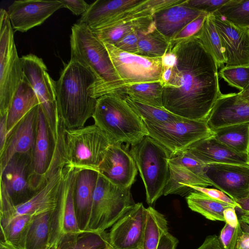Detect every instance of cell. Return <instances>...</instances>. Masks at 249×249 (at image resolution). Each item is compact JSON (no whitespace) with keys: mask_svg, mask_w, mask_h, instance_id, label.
Wrapping results in <instances>:
<instances>
[{"mask_svg":"<svg viewBox=\"0 0 249 249\" xmlns=\"http://www.w3.org/2000/svg\"><path fill=\"white\" fill-rule=\"evenodd\" d=\"M169 48L175 61L163 85V107L184 118L206 121L221 94L215 60L195 36L171 41Z\"/></svg>","mask_w":249,"mask_h":249,"instance_id":"cell-1","label":"cell"},{"mask_svg":"<svg viewBox=\"0 0 249 249\" xmlns=\"http://www.w3.org/2000/svg\"><path fill=\"white\" fill-rule=\"evenodd\" d=\"M95 81L92 72L70 60L55 82L56 99L61 124L68 128L83 127L92 117L97 99L89 89Z\"/></svg>","mask_w":249,"mask_h":249,"instance_id":"cell-2","label":"cell"},{"mask_svg":"<svg viewBox=\"0 0 249 249\" xmlns=\"http://www.w3.org/2000/svg\"><path fill=\"white\" fill-rule=\"evenodd\" d=\"M71 60L89 69L95 81L89 89L95 98L119 93L125 85L118 75L104 45L87 25H73L70 36Z\"/></svg>","mask_w":249,"mask_h":249,"instance_id":"cell-3","label":"cell"},{"mask_svg":"<svg viewBox=\"0 0 249 249\" xmlns=\"http://www.w3.org/2000/svg\"><path fill=\"white\" fill-rule=\"evenodd\" d=\"M111 143L95 124L68 128L61 124L58 141L54 149L60 163L78 170L99 172V167Z\"/></svg>","mask_w":249,"mask_h":249,"instance_id":"cell-4","label":"cell"},{"mask_svg":"<svg viewBox=\"0 0 249 249\" xmlns=\"http://www.w3.org/2000/svg\"><path fill=\"white\" fill-rule=\"evenodd\" d=\"M92 118L111 144L125 143L132 146L148 135L142 119L124 97L117 93L97 98Z\"/></svg>","mask_w":249,"mask_h":249,"instance_id":"cell-5","label":"cell"},{"mask_svg":"<svg viewBox=\"0 0 249 249\" xmlns=\"http://www.w3.org/2000/svg\"><path fill=\"white\" fill-rule=\"evenodd\" d=\"M129 153L144 183L146 202L152 205L163 195L170 174V153L148 135L131 146Z\"/></svg>","mask_w":249,"mask_h":249,"instance_id":"cell-6","label":"cell"},{"mask_svg":"<svg viewBox=\"0 0 249 249\" xmlns=\"http://www.w3.org/2000/svg\"><path fill=\"white\" fill-rule=\"evenodd\" d=\"M130 188H122L99 172L87 230L103 231L111 227L134 204Z\"/></svg>","mask_w":249,"mask_h":249,"instance_id":"cell-7","label":"cell"},{"mask_svg":"<svg viewBox=\"0 0 249 249\" xmlns=\"http://www.w3.org/2000/svg\"><path fill=\"white\" fill-rule=\"evenodd\" d=\"M7 11L0 10V116L7 114L23 73Z\"/></svg>","mask_w":249,"mask_h":249,"instance_id":"cell-8","label":"cell"},{"mask_svg":"<svg viewBox=\"0 0 249 249\" xmlns=\"http://www.w3.org/2000/svg\"><path fill=\"white\" fill-rule=\"evenodd\" d=\"M21 60L23 77L37 96L55 145L58 139L61 124L55 82L48 73L47 67L41 58L29 54L22 56Z\"/></svg>","mask_w":249,"mask_h":249,"instance_id":"cell-9","label":"cell"},{"mask_svg":"<svg viewBox=\"0 0 249 249\" xmlns=\"http://www.w3.org/2000/svg\"><path fill=\"white\" fill-rule=\"evenodd\" d=\"M32 152L18 154L0 173V214L25 203L36 193L30 183Z\"/></svg>","mask_w":249,"mask_h":249,"instance_id":"cell-10","label":"cell"},{"mask_svg":"<svg viewBox=\"0 0 249 249\" xmlns=\"http://www.w3.org/2000/svg\"><path fill=\"white\" fill-rule=\"evenodd\" d=\"M143 123L148 136L164 147L171 157L183 152L195 142L213 134L205 121L183 118L162 124Z\"/></svg>","mask_w":249,"mask_h":249,"instance_id":"cell-11","label":"cell"},{"mask_svg":"<svg viewBox=\"0 0 249 249\" xmlns=\"http://www.w3.org/2000/svg\"><path fill=\"white\" fill-rule=\"evenodd\" d=\"M104 44L116 72L125 86L160 82L163 70L161 57L140 56L121 50L113 45Z\"/></svg>","mask_w":249,"mask_h":249,"instance_id":"cell-12","label":"cell"},{"mask_svg":"<svg viewBox=\"0 0 249 249\" xmlns=\"http://www.w3.org/2000/svg\"><path fill=\"white\" fill-rule=\"evenodd\" d=\"M78 170L66 167L56 206L50 216V246L54 249L66 234L79 231L73 200V189Z\"/></svg>","mask_w":249,"mask_h":249,"instance_id":"cell-13","label":"cell"},{"mask_svg":"<svg viewBox=\"0 0 249 249\" xmlns=\"http://www.w3.org/2000/svg\"><path fill=\"white\" fill-rule=\"evenodd\" d=\"M54 148L51 133L39 105L30 176V185L36 192L42 187L53 173L51 172V164Z\"/></svg>","mask_w":249,"mask_h":249,"instance_id":"cell-14","label":"cell"},{"mask_svg":"<svg viewBox=\"0 0 249 249\" xmlns=\"http://www.w3.org/2000/svg\"><path fill=\"white\" fill-rule=\"evenodd\" d=\"M147 213L142 203L134 204L111 227L108 232L111 246L115 249L142 248Z\"/></svg>","mask_w":249,"mask_h":249,"instance_id":"cell-15","label":"cell"},{"mask_svg":"<svg viewBox=\"0 0 249 249\" xmlns=\"http://www.w3.org/2000/svg\"><path fill=\"white\" fill-rule=\"evenodd\" d=\"M210 15L224 50L225 66H249V28L232 24L217 12Z\"/></svg>","mask_w":249,"mask_h":249,"instance_id":"cell-16","label":"cell"},{"mask_svg":"<svg viewBox=\"0 0 249 249\" xmlns=\"http://www.w3.org/2000/svg\"><path fill=\"white\" fill-rule=\"evenodd\" d=\"M65 170L64 166L59 167L31 198L0 215V225L6 223L18 215H35L53 211L57 204Z\"/></svg>","mask_w":249,"mask_h":249,"instance_id":"cell-17","label":"cell"},{"mask_svg":"<svg viewBox=\"0 0 249 249\" xmlns=\"http://www.w3.org/2000/svg\"><path fill=\"white\" fill-rule=\"evenodd\" d=\"M205 175L213 186L235 202L249 196V166L209 164L205 165Z\"/></svg>","mask_w":249,"mask_h":249,"instance_id":"cell-18","label":"cell"},{"mask_svg":"<svg viewBox=\"0 0 249 249\" xmlns=\"http://www.w3.org/2000/svg\"><path fill=\"white\" fill-rule=\"evenodd\" d=\"M61 8L60 0H19L9 6L7 13L13 29L25 32L42 24Z\"/></svg>","mask_w":249,"mask_h":249,"instance_id":"cell-19","label":"cell"},{"mask_svg":"<svg viewBox=\"0 0 249 249\" xmlns=\"http://www.w3.org/2000/svg\"><path fill=\"white\" fill-rule=\"evenodd\" d=\"M112 183L122 188H130L135 180L138 169L129 152L121 144H111L99 167Z\"/></svg>","mask_w":249,"mask_h":249,"instance_id":"cell-20","label":"cell"},{"mask_svg":"<svg viewBox=\"0 0 249 249\" xmlns=\"http://www.w3.org/2000/svg\"><path fill=\"white\" fill-rule=\"evenodd\" d=\"M39 105L19 121L7 137L5 145L0 152V173L15 155L32 152L35 141Z\"/></svg>","mask_w":249,"mask_h":249,"instance_id":"cell-21","label":"cell"},{"mask_svg":"<svg viewBox=\"0 0 249 249\" xmlns=\"http://www.w3.org/2000/svg\"><path fill=\"white\" fill-rule=\"evenodd\" d=\"M185 151L205 165L229 164L249 166V154L232 150L217 140L213 135L195 142Z\"/></svg>","mask_w":249,"mask_h":249,"instance_id":"cell-22","label":"cell"},{"mask_svg":"<svg viewBox=\"0 0 249 249\" xmlns=\"http://www.w3.org/2000/svg\"><path fill=\"white\" fill-rule=\"evenodd\" d=\"M206 123L212 131L226 126L249 123V103L240 99L237 93H221Z\"/></svg>","mask_w":249,"mask_h":249,"instance_id":"cell-23","label":"cell"},{"mask_svg":"<svg viewBox=\"0 0 249 249\" xmlns=\"http://www.w3.org/2000/svg\"><path fill=\"white\" fill-rule=\"evenodd\" d=\"M98 173L94 170H81L76 173L73 200L77 223L81 231L87 230L89 223Z\"/></svg>","mask_w":249,"mask_h":249,"instance_id":"cell-24","label":"cell"},{"mask_svg":"<svg viewBox=\"0 0 249 249\" xmlns=\"http://www.w3.org/2000/svg\"><path fill=\"white\" fill-rule=\"evenodd\" d=\"M142 1L97 0L89 5L78 22L87 25L91 30L97 29L110 23Z\"/></svg>","mask_w":249,"mask_h":249,"instance_id":"cell-25","label":"cell"},{"mask_svg":"<svg viewBox=\"0 0 249 249\" xmlns=\"http://www.w3.org/2000/svg\"><path fill=\"white\" fill-rule=\"evenodd\" d=\"M186 1L153 15L156 29L170 41L187 24L205 13L188 6Z\"/></svg>","mask_w":249,"mask_h":249,"instance_id":"cell-26","label":"cell"},{"mask_svg":"<svg viewBox=\"0 0 249 249\" xmlns=\"http://www.w3.org/2000/svg\"><path fill=\"white\" fill-rule=\"evenodd\" d=\"M156 26L153 15L133 18L91 30L104 43L115 45L126 35Z\"/></svg>","mask_w":249,"mask_h":249,"instance_id":"cell-27","label":"cell"},{"mask_svg":"<svg viewBox=\"0 0 249 249\" xmlns=\"http://www.w3.org/2000/svg\"><path fill=\"white\" fill-rule=\"evenodd\" d=\"M38 105L39 102L36 94L23 77L7 112V138L19 121Z\"/></svg>","mask_w":249,"mask_h":249,"instance_id":"cell-28","label":"cell"},{"mask_svg":"<svg viewBox=\"0 0 249 249\" xmlns=\"http://www.w3.org/2000/svg\"><path fill=\"white\" fill-rule=\"evenodd\" d=\"M170 174L163 195L170 194L183 196L194 191L189 186L207 187L213 186L208 180L197 175L187 168L169 162Z\"/></svg>","mask_w":249,"mask_h":249,"instance_id":"cell-29","label":"cell"},{"mask_svg":"<svg viewBox=\"0 0 249 249\" xmlns=\"http://www.w3.org/2000/svg\"><path fill=\"white\" fill-rule=\"evenodd\" d=\"M111 246L108 233L80 231L65 234L54 249H108Z\"/></svg>","mask_w":249,"mask_h":249,"instance_id":"cell-30","label":"cell"},{"mask_svg":"<svg viewBox=\"0 0 249 249\" xmlns=\"http://www.w3.org/2000/svg\"><path fill=\"white\" fill-rule=\"evenodd\" d=\"M51 212L33 216L26 236L24 249H52L50 246Z\"/></svg>","mask_w":249,"mask_h":249,"instance_id":"cell-31","label":"cell"},{"mask_svg":"<svg viewBox=\"0 0 249 249\" xmlns=\"http://www.w3.org/2000/svg\"><path fill=\"white\" fill-rule=\"evenodd\" d=\"M186 200L192 211L212 221H225L223 212L227 207L232 206L196 190L187 195Z\"/></svg>","mask_w":249,"mask_h":249,"instance_id":"cell-32","label":"cell"},{"mask_svg":"<svg viewBox=\"0 0 249 249\" xmlns=\"http://www.w3.org/2000/svg\"><path fill=\"white\" fill-rule=\"evenodd\" d=\"M213 136L232 150L249 154V123L222 127L212 131Z\"/></svg>","mask_w":249,"mask_h":249,"instance_id":"cell-33","label":"cell"},{"mask_svg":"<svg viewBox=\"0 0 249 249\" xmlns=\"http://www.w3.org/2000/svg\"><path fill=\"white\" fill-rule=\"evenodd\" d=\"M162 92L163 85L160 82H158L127 85L118 93L151 106L163 108Z\"/></svg>","mask_w":249,"mask_h":249,"instance_id":"cell-34","label":"cell"},{"mask_svg":"<svg viewBox=\"0 0 249 249\" xmlns=\"http://www.w3.org/2000/svg\"><path fill=\"white\" fill-rule=\"evenodd\" d=\"M195 36L213 57L218 68L224 67L226 64L224 50L210 14L207 16L201 28Z\"/></svg>","mask_w":249,"mask_h":249,"instance_id":"cell-35","label":"cell"},{"mask_svg":"<svg viewBox=\"0 0 249 249\" xmlns=\"http://www.w3.org/2000/svg\"><path fill=\"white\" fill-rule=\"evenodd\" d=\"M124 97L143 123L162 124L178 121L183 118L164 108L151 106L131 99L128 96Z\"/></svg>","mask_w":249,"mask_h":249,"instance_id":"cell-36","label":"cell"},{"mask_svg":"<svg viewBox=\"0 0 249 249\" xmlns=\"http://www.w3.org/2000/svg\"><path fill=\"white\" fill-rule=\"evenodd\" d=\"M33 216L18 215L6 223L0 225V241L19 249H24L26 236Z\"/></svg>","mask_w":249,"mask_h":249,"instance_id":"cell-37","label":"cell"},{"mask_svg":"<svg viewBox=\"0 0 249 249\" xmlns=\"http://www.w3.org/2000/svg\"><path fill=\"white\" fill-rule=\"evenodd\" d=\"M170 41L156 27L144 34L138 41L136 54L150 57H162L168 50Z\"/></svg>","mask_w":249,"mask_h":249,"instance_id":"cell-38","label":"cell"},{"mask_svg":"<svg viewBox=\"0 0 249 249\" xmlns=\"http://www.w3.org/2000/svg\"><path fill=\"white\" fill-rule=\"evenodd\" d=\"M217 12L232 24L249 28V0H229Z\"/></svg>","mask_w":249,"mask_h":249,"instance_id":"cell-39","label":"cell"},{"mask_svg":"<svg viewBox=\"0 0 249 249\" xmlns=\"http://www.w3.org/2000/svg\"><path fill=\"white\" fill-rule=\"evenodd\" d=\"M218 76L230 86L244 91L249 84V66H224L218 71Z\"/></svg>","mask_w":249,"mask_h":249,"instance_id":"cell-40","label":"cell"},{"mask_svg":"<svg viewBox=\"0 0 249 249\" xmlns=\"http://www.w3.org/2000/svg\"><path fill=\"white\" fill-rule=\"evenodd\" d=\"M169 162L174 164L182 165L207 179L205 175V165L185 151L171 156Z\"/></svg>","mask_w":249,"mask_h":249,"instance_id":"cell-41","label":"cell"},{"mask_svg":"<svg viewBox=\"0 0 249 249\" xmlns=\"http://www.w3.org/2000/svg\"><path fill=\"white\" fill-rule=\"evenodd\" d=\"M242 231L240 223L236 227L226 223L219 236L223 249H236L238 240Z\"/></svg>","mask_w":249,"mask_h":249,"instance_id":"cell-42","label":"cell"},{"mask_svg":"<svg viewBox=\"0 0 249 249\" xmlns=\"http://www.w3.org/2000/svg\"><path fill=\"white\" fill-rule=\"evenodd\" d=\"M156 26L145 31H138L132 32L117 42L114 45L119 49L129 53L136 54L138 42L144 34L155 29Z\"/></svg>","mask_w":249,"mask_h":249,"instance_id":"cell-43","label":"cell"},{"mask_svg":"<svg viewBox=\"0 0 249 249\" xmlns=\"http://www.w3.org/2000/svg\"><path fill=\"white\" fill-rule=\"evenodd\" d=\"M229 0H186V4L192 8L212 14L217 12Z\"/></svg>","mask_w":249,"mask_h":249,"instance_id":"cell-44","label":"cell"},{"mask_svg":"<svg viewBox=\"0 0 249 249\" xmlns=\"http://www.w3.org/2000/svg\"><path fill=\"white\" fill-rule=\"evenodd\" d=\"M208 15L203 13L187 24L171 41H179L195 36L201 28Z\"/></svg>","mask_w":249,"mask_h":249,"instance_id":"cell-45","label":"cell"},{"mask_svg":"<svg viewBox=\"0 0 249 249\" xmlns=\"http://www.w3.org/2000/svg\"><path fill=\"white\" fill-rule=\"evenodd\" d=\"M188 187L193 190L202 193L213 199L225 202L235 208H240V206L237 203L219 189L191 185Z\"/></svg>","mask_w":249,"mask_h":249,"instance_id":"cell-46","label":"cell"},{"mask_svg":"<svg viewBox=\"0 0 249 249\" xmlns=\"http://www.w3.org/2000/svg\"><path fill=\"white\" fill-rule=\"evenodd\" d=\"M64 7L70 10L73 14L83 15L88 10L89 5L83 0H60Z\"/></svg>","mask_w":249,"mask_h":249,"instance_id":"cell-47","label":"cell"},{"mask_svg":"<svg viewBox=\"0 0 249 249\" xmlns=\"http://www.w3.org/2000/svg\"><path fill=\"white\" fill-rule=\"evenodd\" d=\"M178 244V240L166 231L162 235L156 249H176Z\"/></svg>","mask_w":249,"mask_h":249,"instance_id":"cell-48","label":"cell"},{"mask_svg":"<svg viewBox=\"0 0 249 249\" xmlns=\"http://www.w3.org/2000/svg\"><path fill=\"white\" fill-rule=\"evenodd\" d=\"M197 249H223L219 237L215 234L207 236Z\"/></svg>","mask_w":249,"mask_h":249,"instance_id":"cell-49","label":"cell"},{"mask_svg":"<svg viewBox=\"0 0 249 249\" xmlns=\"http://www.w3.org/2000/svg\"><path fill=\"white\" fill-rule=\"evenodd\" d=\"M235 208L233 207L230 206L226 208L223 212L225 221L233 227H236L240 223Z\"/></svg>","mask_w":249,"mask_h":249,"instance_id":"cell-50","label":"cell"},{"mask_svg":"<svg viewBox=\"0 0 249 249\" xmlns=\"http://www.w3.org/2000/svg\"><path fill=\"white\" fill-rule=\"evenodd\" d=\"M7 114L0 116V152L3 150L7 140Z\"/></svg>","mask_w":249,"mask_h":249,"instance_id":"cell-51","label":"cell"},{"mask_svg":"<svg viewBox=\"0 0 249 249\" xmlns=\"http://www.w3.org/2000/svg\"><path fill=\"white\" fill-rule=\"evenodd\" d=\"M236 249H249V233L243 231L239 237Z\"/></svg>","mask_w":249,"mask_h":249,"instance_id":"cell-52","label":"cell"},{"mask_svg":"<svg viewBox=\"0 0 249 249\" xmlns=\"http://www.w3.org/2000/svg\"><path fill=\"white\" fill-rule=\"evenodd\" d=\"M236 202L240 206L239 209L249 211V196L245 198L236 201Z\"/></svg>","mask_w":249,"mask_h":249,"instance_id":"cell-53","label":"cell"},{"mask_svg":"<svg viewBox=\"0 0 249 249\" xmlns=\"http://www.w3.org/2000/svg\"><path fill=\"white\" fill-rule=\"evenodd\" d=\"M239 210L242 213V214L239 217V221L249 225V211Z\"/></svg>","mask_w":249,"mask_h":249,"instance_id":"cell-54","label":"cell"},{"mask_svg":"<svg viewBox=\"0 0 249 249\" xmlns=\"http://www.w3.org/2000/svg\"><path fill=\"white\" fill-rule=\"evenodd\" d=\"M238 97L243 101L249 103V90L239 91L237 93Z\"/></svg>","mask_w":249,"mask_h":249,"instance_id":"cell-55","label":"cell"},{"mask_svg":"<svg viewBox=\"0 0 249 249\" xmlns=\"http://www.w3.org/2000/svg\"><path fill=\"white\" fill-rule=\"evenodd\" d=\"M0 249H19L9 243L4 241H0Z\"/></svg>","mask_w":249,"mask_h":249,"instance_id":"cell-56","label":"cell"},{"mask_svg":"<svg viewBox=\"0 0 249 249\" xmlns=\"http://www.w3.org/2000/svg\"><path fill=\"white\" fill-rule=\"evenodd\" d=\"M240 222V221H239ZM241 227L242 229V230L244 231L247 232L248 233H249V225H247V224L240 222Z\"/></svg>","mask_w":249,"mask_h":249,"instance_id":"cell-57","label":"cell"},{"mask_svg":"<svg viewBox=\"0 0 249 249\" xmlns=\"http://www.w3.org/2000/svg\"><path fill=\"white\" fill-rule=\"evenodd\" d=\"M245 90H249V84L248 86H247V87L246 88Z\"/></svg>","mask_w":249,"mask_h":249,"instance_id":"cell-58","label":"cell"},{"mask_svg":"<svg viewBox=\"0 0 249 249\" xmlns=\"http://www.w3.org/2000/svg\"><path fill=\"white\" fill-rule=\"evenodd\" d=\"M144 249L142 248H135V249Z\"/></svg>","mask_w":249,"mask_h":249,"instance_id":"cell-59","label":"cell"},{"mask_svg":"<svg viewBox=\"0 0 249 249\" xmlns=\"http://www.w3.org/2000/svg\"><path fill=\"white\" fill-rule=\"evenodd\" d=\"M115 249L113 248L112 247H111V248H109V249Z\"/></svg>","mask_w":249,"mask_h":249,"instance_id":"cell-60","label":"cell"},{"mask_svg":"<svg viewBox=\"0 0 249 249\" xmlns=\"http://www.w3.org/2000/svg\"></svg>","mask_w":249,"mask_h":249,"instance_id":"cell-61","label":"cell"}]
</instances>
